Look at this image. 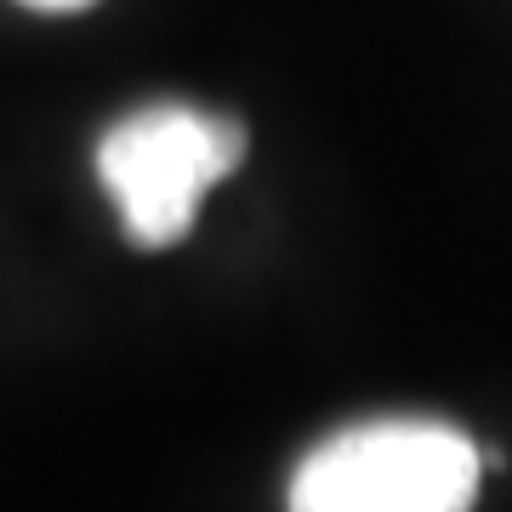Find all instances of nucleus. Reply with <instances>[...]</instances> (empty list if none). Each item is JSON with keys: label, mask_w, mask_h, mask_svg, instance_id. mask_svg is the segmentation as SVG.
I'll use <instances>...</instances> for the list:
<instances>
[{"label": "nucleus", "mask_w": 512, "mask_h": 512, "mask_svg": "<svg viewBox=\"0 0 512 512\" xmlns=\"http://www.w3.org/2000/svg\"><path fill=\"white\" fill-rule=\"evenodd\" d=\"M245 126L188 103H154L126 114L97 143V183L120 205V228L137 251L183 245L205 194L239 171Z\"/></svg>", "instance_id": "obj_1"}, {"label": "nucleus", "mask_w": 512, "mask_h": 512, "mask_svg": "<svg viewBox=\"0 0 512 512\" xmlns=\"http://www.w3.org/2000/svg\"><path fill=\"white\" fill-rule=\"evenodd\" d=\"M478 444L444 421H365L313 444L291 478L296 512H461L478 495Z\"/></svg>", "instance_id": "obj_2"}, {"label": "nucleus", "mask_w": 512, "mask_h": 512, "mask_svg": "<svg viewBox=\"0 0 512 512\" xmlns=\"http://www.w3.org/2000/svg\"><path fill=\"white\" fill-rule=\"evenodd\" d=\"M23 6H35V12H80V6H92V0H23Z\"/></svg>", "instance_id": "obj_3"}]
</instances>
